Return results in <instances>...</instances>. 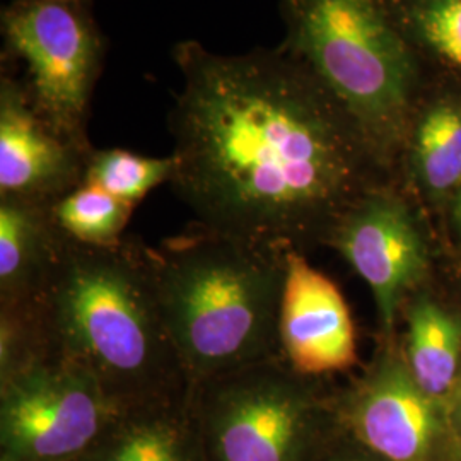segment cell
<instances>
[{
  "label": "cell",
  "mask_w": 461,
  "mask_h": 461,
  "mask_svg": "<svg viewBox=\"0 0 461 461\" xmlns=\"http://www.w3.org/2000/svg\"><path fill=\"white\" fill-rule=\"evenodd\" d=\"M171 57V186L195 224L276 249L329 240L386 171L357 125L293 55H221L195 40Z\"/></svg>",
  "instance_id": "1"
},
{
  "label": "cell",
  "mask_w": 461,
  "mask_h": 461,
  "mask_svg": "<svg viewBox=\"0 0 461 461\" xmlns=\"http://www.w3.org/2000/svg\"><path fill=\"white\" fill-rule=\"evenodd\" d=\"M314 379L280 356L195 386L205 461H316L333 411Z\"/></svg>",
  "instance_id": "5"
},
{
  "label": "cell",
  "mask_w": 461,
  "mask_h": 461,
  "mask_svg": "<svg viewBox=\"0 0 461 461\" xmlns=\"http://www.w3.org/2000/svg\"><path fill=\"white\" fill-rule=\"evenodd\" d=\"M337 412L357 443L386 461L424 460L438 434L434 398L392 356L347 393Z\"/></svg>",
  "instance_id": "11"
},
{
  "label": "cell",
  "mask_w": 461,
  "mask_h": 461,
  "mask_svg": "<svg viewBox=\"0 0 461 461\" xmlns=\"http://www.w3.org/2000/svg\"><path fill=\"white\" fill-rule=\"evenodd\" d=\"M279 342L285 363L310 378L346 371L357 361L356 330L346 299L299 249L285 251Z\"/></svg>",
  "instance_id": "10"
},
{
  "label": "cell",
  "mask_w": 461,
  "mask_h": 461,
  "mask_svg": "<svg viewBox=\"0 0 461 461\" xmlns=\"http://www.w3.org/2000/svg\"><path fill=\"white\" fill-rule=\"evenodd\" d=\"M173 176V156L149 158L127 149H95L87 161L83 185L101 188L137 207L154 188L171 183Z\"/></svg>",
  "instance_id": "18"
},
{
  "label": "cell",
  "mask_w": 461,
  "mask_h": 461,
  "mask_svg": "<svg viewBox=\"0 0 461 461\" xmlns=\"http://www.w3.org/2000/svg\"><path fill=\"white\" fill-rule=\"evenodd\" d=\"M354 443L327 447L316 461H386L352 438Z\"/></svg>",
  "instance_id": "19"
},
{
  "label": "cell",
  "mask_w": 461,
  "mask_h": 461,
  "mask_svg": "<svg viewBox=\"0 0 461 461\" xmlns=\"http://www.w3.org/2000/svg\"><path fill=\"white\" fill-rule=\"evenodd\" d=\"M123 411L81 367L34 359L0 381V461H77Z\"/></svg>",
  "instance_id": "7"
},
{
  "label": "cell",
  "mask_w": 461,
  "mask_h": 461,
  "mask_svg": "<svg viewBox=\"0 0 461 461\" xmlns=\"http://www.w3.org/2000/svg\"><path fill=\"white\" fill-rule=\"evenodd\" d=\"M451 202H453V212H455V219H456V222L461 226V186L460 190L456 192V195H455V198H453Z\"/></svg>",
  "instance_id": "20"
},
{
  "label": "cell",
  "mask_w": 461,
  "mask_h": 461,
  "mask_svg": "<svg viewBox=\"0 0 461 461\" xmlns=\"http://www.w3.org/2000/svg\"><path fill=\"white\" fill-rule=\"evenodd\" d=\"M93 150L40 115L24 84L2 67L0 198L55 203L83 185Z\"/></svg>",
  "instance_id": "9"
},
{
  "label": "cell",
  "mask_w": 461,
  "mask_h": 461,
  "mask_svg": "<svg viewBox=\"0 0 461 461\" xmlns=\"http://www.w3.org/2000/svg\"><path fill=\"white\" fill-rule=\"evenodd\" d=\"M77 461H205L195 388L125 409Z\"/></svg>",
  "instance_id": "13"
},
{
  "label": "cell",
  "mask_w": 461,
  "mask_h": 461,
  "mask_svg": "<svg viewBox=\"0 0 461 461\" xmlns=\"http://www.w3.org/2000/svg\"><path fill=\"white\" fill-rule=\"evenodd\" d=\"M279 11L280 49L313 74L388 169L429 79L393 0H279Z\"/></svg>",
  "instance_id": "4"
},
{
  "label": "cell",
  "mask_w": 461,
  "mask_h": 461,
  "mask_svg": "<svg viewBox=\"0 0 461 461\" xmlns=\"http://www.w3.org/2000/svg\"><path fill=\"white\" fill-rule=\"evenodd\" d=\"M43 356L81 367L123 409L183 395L186 378L159 310L148 247L66 238L32 306Z\"/></svg>",
  "instance_id": "2"
},
{
  "label": "cell",
  "mask_w": 461,
  "mask_h": 461,
  "mask_svg": "<svg viewBox=\"0 0 461 461\" xmlns=\"http://www.w3.org/2000/svg\"><path fill=\"white\" fill-rule=\"evenodd\" d=\"M327 241L367 282L383 327L392 329L402 299L426 265L424 243L405 198L386 183L371 188L347 209Z\"/></svg>",
  "instance_id": "8"
},
{
  "label": "cell",
  "mask_w": 461,
  "mask_h": 461,
  "mask_svg": "<svg viewBox=\"0 0 461 461\" xmlns=\"http://www.w3.org/2000/svg\"><path fill=\"white\" fill-rule=\"evenodd\" d=\"M0 32L2 67L24 68L17 77L40 115L70 139L91 144V99L106 55L91 0H9Z\"/></svg>",
  "instance_id": "6"
},
{
  "label": "cell",
  "mask_w": 461,
  "mask_h": 461,
  "mask_svg": "<svg viewBox=\"0 0 461 461\" xmlns=\"http://www.w3.org/2000/svg\"><path fill=\"white\" fill-rule=\"evenodd\" d=\"M135 205L106 194L104 190L81 185L55 203L51 215L59 230L81 245L113 247L123 240V230Z\"/></svg>",
  "instance_id": "17"
},
{
  "label": "cell",
  "mask_w": 461,
  "mask_h": 461,
  "mask_svg": "<svg viewBox=\"0 0 461 461\" xmlns=\"http://www.w3.org/2000/svg\"><path fill=\"white\" fill-rule=\"evenodd\" d=\"M393 5L429 74L461 84V0H393Z\"/></svg>",
  "instance_id": "16"
},
{
  "label": "cell",
  "mask_w": 461,
  "mask_h": 461,
  "mask_svg": "<svg viewBox=\"0 0 461 461\" xmlns=\"http://www.w3.org/2000/svg\"><path fill=\"white\" fill-rule=\"evenodd\" d=\"M66 238L50 203L0 198V308L33 304Z\"/></svg>",
  "instance_id": "14"
},
{
  "label": "cell",
  "mask_w": 461,
  "mask_h": 461,
  "mask_svg": "<svg viewBox=\"0 0 461 461\" xmlns=\"http://www.w3.org/2000/svg\"><path fill=\"white\" fill-rule=\"evenodd\" d=\"M285 251L222 236L195 222L159 247H148L166 330L194 388L282 356Z\"/></svg>",
  "instance_id": "3"
},
{
  "label": "cell",
  "mask_w": 461,
  "mask_h": 461,
  "mask_svg": "<svg viewBox=\"0 0 461 461\" xmlns=\"http://www.w3.org/2000/svg\"><path fill=\"white\" fill-rule=\"evenodd\" d=\"M460 356L458 321L432 303L415 304L409 327V369L419 388L434 400L447 395Z\"/></svg>",
  "instance_id": "15"
},
{
  "label": "cell",
  "mask_w": 461,
  "mask_h": 461,
  "mask_svg": "<svg viewBox=\"0 0 461 461\" xmlns=\"http://www.w3.org/2000/svg\"><path fill=\"white\" fill-rule=\"evenodd\" d=\"M400 156L430 200L455 198L461 186V84L429 74Z\"/></svg>",
  "instance_id": "12"
}]
</instances>
